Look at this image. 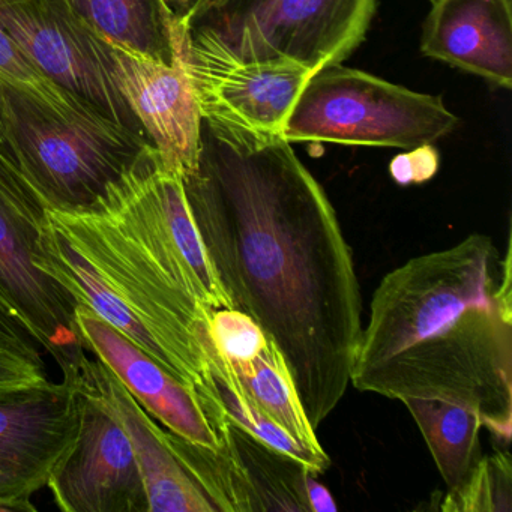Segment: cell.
<instances>
[{"label": "cell", "mask_w": 512, "mask_h": 512, "mask_svg": "<svg viewBox=\"0 0 512 512\" xmlns=\"http://www.w3.org/2000/svg\"><path fill=\"white\" fill-rule=\"evenodd\" d=\"M431 2H433V4H436V2H439V0H431Z\"/></svg>", "instance_id": "27"}, {"label": "cell", "mask_w": 512, "mask_h": 512, "mask_svg": "<svg viewBox=\"0 0 512 512\" xmlns=\"http://www.w3.org/2000/svg\"><path fill=\"white\" fill-rule=\"evenodd\" d=\"M79 365V364H77ZM80 424L70 454L50 476L53 502L64 512H149L130 439L80 376Z\"/></svg>", "instance_id": "9"}, {"label": "cell", "mask_w": 512, "mask_h": 512, "mask_svg": "<svg viewBox=\"0 0 512 512\" xmlns=\"http://www.w3.org/2000/svg\"><path fill=\"white\" fill-rule=\"evenodd\" d=\"M401 403L421 430L446 487L454 490L481 460V418L448 401L407 398Z\"/></svg>", "instance_id": "18"}, {"label": "cell", "mask_w": 512, "mask_h": 512, "mask_svg": "<svg viewBox=\"0 0 512 512\" xmlns=\"http://www.w3.org/2000/svg\"><path fill=\"white\" fill-rule=\"evenodd\" d=\"M211 338L253 403L298 442L325 452L296 394L289 367L265 332L235 308L212 311Z\"/></svg>", "instance_id": "15"}, {"label": "cell", "mask_w": 512, "mask_h": 512, "mask_svg": "<svg viewBox=\"0 0 512 512\" xmlns=\"http://www.w3.org/2000/svg\"><path fill=\"white\" fill-rule=\"evenodd\" d=\"M0 82L25 92L62 116L94 110L44 76L22 52L16 41L0 28Z\"/></svg>", "instance_id": "21"}, {"label": "cell", "mask_w": 512, "mask_h": 512, "mask_svg": "<svg viewBox=\"0 0 512 512\" xmlns=\"http://www.w3.org/2000/svg\"><path fill=\"white\" fill-rule=\"evenodd\" d=\"M437 170V155L428 146L412 149V154L398 157L391 164V175L398 184H412L430 179Z\"/></svg>", "instance_id": "23"}, {"label": "cell", "mask_w": 512, "mask_h": 512, "mask_svg": "<svg viewBox=\"0 0 512 512\" xmlns=\"http://www.w3.org/2000/svg\"><path fill=\"white\" fill-rule=\"evenodd\" d=\"M4 86L17 146L46 211L88 208L154 148L95 110L62 116Z\"/></svg>", "instance_id": "5"}, {"label": "cell", "mask_w": 512, "mask_h": 512, "mask_svg": "<svg viewBox=\"0 0 512 512\" xmlns=\"http://www.w3.org/2000/svg\"><path fill=\"white\" fill-rule=\"evenodd\" d=\"M376 0H178L188 40L242 62H290L311 73L364 41Z\"/></svg>", "instance_id": "4"}, {"label": "cell", "mask_w": 512, "mask_h": 512, "mask_svg": "<svg viewBox=\"0 0 512 512\" xmlns=\"http://www.w3.org/2000/svg\"><path fill=\"white\" fill-rule=\"evenodd\" d=\"M62 374V382L0 391V512L37 511L32 499L76 443L77 364Z\"/></svg>", "instance_id": "8"}, {"label": "cell", "mask_w": 512, "mask_h": 512, "mask_svg": "<svg viewBox=\"0 0 512 512\" xmlns=\"http://www.w3.org/2000/svg\"><path fill=\"white\" fill-rule=\"evenodd\" d=\"M421 52L511 89L512 5L505 0H439L425 20Z\"/></svg>", "instance_id": "16"}, {"label": "cell", "mask_w": 512, "mask_h": 512, "mask_svg": "<svg viewBox=\"0 0 512 512\" xmlns=\"http://www.w3.org/2000/svg\"><path fill=\"white\" fill-rule=\"evenodd\" d=\"M74 322L83 349L103 361L152 418L187 442L220 448L205 400L196 389L179 382L88 308L76 307Z\"/></svg>", "instance_id": "12"}, {"label": "cell", "mask_w": 512, "mask_h": 512, "mask_svg": "<svg viewBox=\"0 0 512 512\" xmlns=\"http://www.w3.org/2000/svg\"><path fill=\"white\" fill-rule=\"evenodd\" d=\"M442 98L329 64L308 77L286 125L287 142L418 149L457 127Z\"/></svg>", "instance_id": "6"}, {"label": "cell", "mask_w": 512, "mask_h": 512, "mask_svg": "<svg viewBox=\"0 0 512 512\" xmlns=\"http://www.w3.org/2000/svg\"><path fill=\"white\" fill-rule=\"evenodd\" d=\"M184 184L233 308L278 347L317 430L349 389L364 329L352 248L331 200L283 136L206 119Z\"/></svg>", "instance_id": "1"}, {"label": "cell", "mask_w": 512, "mask_h": 512, "mask_svg": "<svg viewBox=\"0 0 512 512\" xmlns=\"http://www.w3.org/2000/svg\"><path fill=\"white\" fill-rule=\"evenodd\" d=\"M80 376L124 428L136 454L149 512H215L179 458L172 434L152 418L100 359L80 358Z\"/></svg>", "instance_id": "13"}, {"label": "cell", "mask_w": 512, "mask_h": 512, "mask_svg": "<svg viewBox=\"0 0 512 512\" xmlns=\"http://www.w3.org/2000/svg\"><path fill=\"white\" fill-rule=\"evenodd\" d=\"M0 332H5V334L11 335V337H16L19 338V340L34 344V341L25 334V331L2 310H0Z\"/></svg>", "instance_id": "24"}, {"label": "cell", "mask_w": 512, "mask_h": 512, "mask_svg": "<svg viewBox=\"0 0 512 512\" xmlns=\"http://www.w3.org/2000/svg\"><path fill=\"white\" fill-rule=\"evenodd\" d=\"M185 65L202 119L283 136L311 71L290 62H242L185 37Z\"/></svg>", "instance_id": "11"}, {"label": "cell", "mask_w": 512, "mask_h": 512, "mask_svg": "<svg viewBox=\"0 0 512 512\" xmlns=\"http://www.w3.org/2000/svg\"><path fill=\"white\" fill-rule=\"evenodd\" d=\"M0 28L56 85L95 112L146 137L116 83L110 40L85 22L67 0H0Z\"/></svg>", "instance_id": "7"}, {"label": "cell", "mask_w": 512, "mask_h": 512, "mask_svg": "<svg viewBox=\"0 0 512 512\" xmlns=\"http://www.w3.org/2000/svg\"><path fill=\"white\" fill-rule=\"evenodd\" d=\"M512 470L508 452L482 455L470 475L454 490H448L440 511H511Z\"/></svg>", "instance_id": "20"}, {"label": "cell", "mask_w": 512, "mask_h": 512, "mask_svg": "<svg viewBox=\"0 0 512 512\" xmlns=\"http://www.w3.org/2000/svg\"><path fill=\"white\" fill-rule=\"evenodd\" d=\"M506 4L512 5V0H505Z\"/></svg>", "instance_id": "26"}, {"label": "cell", "mask_w": 512, "mask_h": 512, "mask_svg": "<svg viewBox=\"0 0 512 512\" xmlns=\"http://www.w3.org/2000/svg\"><path fill=\"white\" fill-rule=\"evenodd\" d=\"M101 35L158 61L173 62L179 20L164 0H67Z\"/></svg>", "instance_id": "17"}, {"label": "cell", "mask_w": 512, "mask_h": 512, "mask_svg": "<svg viewBox=\"0 0 512 512\" xmlns=\"http://www.w3.org/2000/svg\"><path fill=\"white\" fill-rule=\"evenodd\" d=\"M0 208L34 242L43 223L46 206L26 172L8 113L4 83L0 82Z\"/></svg>", "instance_id": "19"}, {"label": "cell", "mask_w": 512, "mask_h": 512, "mask_svg": "<svg viewBox=\"0 0 512 512\" xmlns=\"http://www.w3.org/2000/svg\"><path fill=\"white\" fill-rule=\"evenodd\" d=\"M164 2H166V4L169 5L170 10H172V8L175 7V4L176 2H178V0H164Z\"/></svg>", "instance_id": "25"}, {"label": "cell", "mask_w": 512, "mask_h": 512, "mask_svg": "<svg viewBox=\"0 0 512 512\" xmlns=\"http://www.w3.org/2000/svg\"><path fill=\"white\" fill-rule=\"evenodd\" d=\"M35 266L197 392L214 388L212 311L233 308L184 181L140 161L88 208L47 209Z\"/></svg>", "instance_id": "2"}, {"label": "cell", "mask_w": 512, "mask_h": 512, "mask_svg": "<svg viewBox=\"0 0 512 512\" xmlns=\"http://www.w3.org/2000/svg\"><path fill=\"white\" fill-rule=\"evenodd\" d=\"M185 37L187 28L181 23L170 64L110 41L122 97L163 166L182 178L196 170L202 136V113L185 65Z\"/></svg>", "instance_id": "10"}, {"label": "cell", "mask_w": 512, "mask_h": 512, "mask_svg": "<svg viewBox=\"0 0 512 512\" xmlns=\"http://www.w3.org/2000/svg\"><path fill=\"white\" fill-rule=\"evenodd\" d=\"M0 310L64 370L83 349L73 299L35 266L32 241L0 208Z\"/></svg>", "instance_id": "14"}, {"label": "cell", "mask_w": 512, "mask_h": 512, "mask_svg": "<svg viewBox=\"0 0 512 512\" xmlns=\"http://www.w3.org/2000/svg\"><path fill=\"white\" fill-rule=\"evenodd\" d=\"M350 385L391 400L472 410L499 442L512 431V259L473 233L380 280Z\"/></svg>", "instance_id": "3"}, {"label": "cell", "mask_w": 512, "mask_h": 512, "mask_svg": "<svg viewBox=\"0 0 512 512\" xmlns=\"http://www.w3.org/2000/svg\"><path fill=\"white\" fill-rule=\"evenodd\" d=\"M40 349L28 341L0 332V391L49 382Z\"/></svg>", "instance_id": "22"}]
</instances>
